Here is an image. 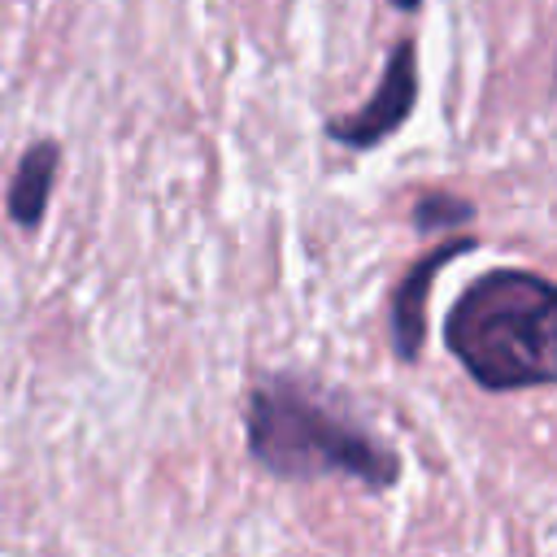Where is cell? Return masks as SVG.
<instances>
[{
  "label": "cell",
  "mask_w": 557,
  "mask_h": 557,
  "mask_svg": "<svg viewBox=\"0 0 557 557\" xmlns=\"http://www.w3.org/2000/svg\"><path fill=\"white\" fill-rule=\"evenodd\" d=\"M444 348L483 392L557 383V283L535 270L479 274L444 318Z\"/></svg>",
  "instance_id": "cell-1"
},
{
  "label": "cell",
  "mask_w": 557,
  "mask_h": 557,
  "mask_svg": "<svg viewBox=\"0 0 557 557\" xmlns=\"http://www.w3.org/2000/svg\"><path fill=\"white\" fill-rule=\"evenodd\" d=\"M248 453L274 479H357L374 492L400 483V453L344 409L318 400L305 383L270 374L248 396Z\"/></svg>",
  "instance_id": "cell-2"
},
{
  "label": "cell",
  "mask_w": 557,
  "mask_h": 557,
  "mask_svg": "<svg viewBox=\"0 0 557 557\" xmlns=\"http://www.w3.org/2000/svg\"><path fill=\"white\" fill-rule=\"evenodd\" d=\"M413 104H418V44L405 35L392 44L374 96L357 113L326 117V139L339 148H374L409 122Z\"/></svg>",
  "instance_id": "cell-3"
},
{
  "label": "cell",
  "mask_w": 557,
  "mask_h": 557,
  "mask_svg": "<svg viewBox=\"0 0 557 557\" xmlns=\"http://www.w3.org/2000/svg\"><path fill=\"white\" fill-rule=\"evenodd\" d=\"M474 248H479L474 235H453L448 244L422 252V257L400 274V283H396V292H392V305H387L392 348H396L400 361H418V357H422V344H426V296H431L435 274H440L453 257L474 252Z\"/></svg>",
  "instance_id": "cell-4"
},
{
  "label": "cell",
  "mask_w": 557,
  "mask_h": 557,
  "mask_svg": "<svg viewBox=\"0 0 557 557\" xmlns=\"http://www.w3.org/2000/svg\"><path fill=\"white\" fill-rule=\"evenodd\" d=\"M61 170V144L39 139L22 152L13 183H9V222L22 231H35L48 213V196H52V178Z\"/></svg>",
  "instance_id": "cell-5"
},
{
  "label": "cell",
  "mask_w": 557,
  "mask_h": 557,
  "mask_svg": "<svg viewBox=\"0 0 557 557\" xmlns=\"http://www.w3.org/2000/svg\"><path fill=\"white\" fill-rule=\"evenodd\" d=\"M474 200H461V196H453V191H426L418 205H413V213H409V222H413V231H422V235H431V231H453V226H470L474 222Z\"/></svg>",
  "instance_id": "cell-6"
},
{
  "label": "cell",
  "mask_w": 557,
  "mask_h": 557,
  "mask_svg": "<svg viewBox=\"0 0 557 557\" xmlns=\"http://www.w3.org/2000/svg\"><path fill=\"white\" fill-rule=\"evenodd\" d=\"M392 4H400L405 13H418V9H422V0H392Z\"/></svg>",
  "instance_id": "cell-7"
}]
</instances>
